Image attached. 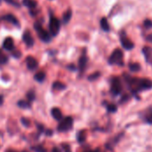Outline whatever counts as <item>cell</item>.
Returning <instances> with one entry per match:
<instances>
[{
  "label": "cell",
  "instance_id": "17",
  "mask_svg": "<svg viewBox=\"0 0 152 152\" xmlns=\"http://www.w3.org/2000/svg\"><path fill=\"white\" fill-rule=\"evenodd\" d=\"M34 78L38 82H43L45 78V73L44 71H39L35 75Z\"/></svg>",
  "mask_w": 152,
  "mask_h": 152
},
{
  "label": "cell",
  "instance_id": "22",
  "mask_svg": "<svg viewBox=\"0 0 152 152\" xmlns=\"http://www.w3.org/2000/svg\"><path fill=\"white\" fill-rule=\"evenodd\" d=\"M129 69L133 72H137L141 69V66L138 63H130L129 64Z\"/></svg>",
  "mask_w": 152,
  "mask_h": 152
},
{
  "label": "cell",
  "instance_id": "18",
  "mask_svg": "<svg viewBox=\"0 0 152 152\" xmlns=\"http://www.w3.org/2000/svg\"><path fill=\"white\" fill-rule=\"evenodd\" d=\"M86 131L85 130L80 131L77 134V141H78V142L82 143V142H84L86 141Z\"/></svg>",
  "mask_w": 152,
  "mask_h": 152
},
{
  "label": "cell",
  "instance_id": "38",
  "mask_svg": "<svg viewBox=\"0 0 152 152\" xmlns=\"http://www.w3.org/2000/svg\"><path fill=\"white\" fill-rule=\"evenodd\" d=\"M86 152H96V151H86Z\"/></svg>",
  "mask_w": 152,
  "mask_h": 152
},
{
  "label": "cell",
  "instance_id": "33",
  "mask_svg": "<svg viewBox=\"0 0 152 152\" xmlns=\"http://www.w3.org/2000/svg\"><path fill=\"white\" fill-rule=\"evenodd\" d=\"M52 152H61V151L59 148H57V147H54V148L52 150Z\"/></svg>",
  "mask_w": 152,
  "mask_h": 152
},
{
  "label": "cell",
  "instance_id": "37",
  "mask_svg": "<svg viewBox=\"0 0 152 152\" xmlns=\"http://www.w3.org/2000/svg\"><path fill=\"white\" fill-rule=\"evenodd\" d=\"M5 152H16V151H12V150H7V151H5ZM24 152H26V151H24Z\"/></svg>",
  "mask_w": 152,
  "mask_h": 152
},
{
  "label": "cell",
  "instance_id": "21",
  "mask_svg": "<svg viewBox=\"0 0 152 152\" xmlns=\"http://www.w3.org/2000/svg\"><path fill=\"white\" fill-rule=\"evenodd\" d=\"M18 106L20 107L21 109H28V108L30 107V102L28 101L26 102V101L21 100V101H19L18 102Z\"/></svg>",
  "mask_w": 152,
  "mask_h": 152
},
{
  "label": "cell",
  "instance_id": "7",
  "mask_svg": "<svg viewBox=\"0 0 152 152\" xmlns=\"http://www.w3.org/2000/svg\"><path fill=\"white\" fill-rule=\"evenodd\" d=\"M121 44H122L123 47H124L125 49H126V50H131V49H133L134 46V43H133L130 39H128V38L126 37V35H122V36H121Z\"/></svg>",
  "mask_w": 152,
  "mask_h": 152
},
{
  "label": "cell",
  "instance_id": "34",
  "mask_svg": "<svg viewBox=\"0 0 152 152\" xmlns=\"http://www.w3.org/2000/svg\"><path fill=\"white\" fill-rule=\"evenodd\" d=\"M149 42H151V43H152V34H150L148 37H147V38H146Z\"/></svg>",
  "mask_w": 152,
  "mask_h": 152
},
{
  "label": "cell",
  "instance_id": "2",
  "mask_svg": "<svg viewBox=\"0 0 152 152\" xmlns=\"http://www.w3.org/2000/svg\"><path fill=\"white\" fill-rule=\"evenodd\" d=\"M110 64H123V52L120 49H116L109 59Z\"/></svg>",
  "mask_w": 152,
  "mask_h": 152
},
{
  "label": "cell",
  "instance_id": "23",
  "mask_svg": "<svg viewBox=\"0 0 152 152\" xmlns=\"http://www.w3.org/2000/svg\"><path fill=\"white\" fill-rule=\"evenodd\" d=\"M7 61H8L7 56L0 50V63H1V64H4V63L7 62Z\"/></svg>",
  "mask_w": 152,
  "mask_h": 152
},
{
  "label": "cell",
  "instance_id": "30",
  "mask_svg": "<svg viewBox=\"0 0 152 152\" xmlns=\"http://www.w3.org/2000/svg\"><path fill=\"white\" fill-rule=\"evenodd\" d=\"M20 121H21V124H23L25 126H30V121L28 120V119H27V118H21L20 119Z\"/></svg>",
  "mask_w": 152,
  "mask_h": 152
},
{
  "label": "cell",
  "instance_id": "27",
  "mask_svg": "<svg viewBox=\"0 0 152 152\" xmlns=\"http://www.w3.org/2000/svg\"><path fill=\"white\" fill-rule=\"evenodd\" d=\"M100 72H95V73H94V74H92L91 76H89L88 77V79L90 80V81H94V80H95V79H97L99 77H100Z\"/></svg>",
  "mask_w": 152,
  "mask_h": 152
},
{
  "label": "cell",
  "instance_id": "15",
  "mask_svg": "<svg viewBox=\"0 0 152 152\" xmlns=\"http://www.w3.org/2000/svg\"><path fill=\"white\" fill-rule=\"evenodd\" d=\"M101 27H102V30H104V31H110V29L108 20L105 17L102 18V20H101Z\"/></svg>",
  "mask_w": 152,
  "mask_h": 152
},
{
  "label": "cell",
  "instance_id": "26",
  "mask_svg": "<svg viewBox=\"0 0 152 152\" xmlns=\"http://www.w3.org/2000/svg\"><path fill=\"white\" fill-rule=\"evenodd\" d=\"M31 149L35 152H46V150L43 146H36V147H32Z\"/></svg>",
  "mask_w": 152,
  "mask_h": 152
},
{
  "label": "cell",
  "instance_id": "1",
  "mask_svg": "<svg viewBox=\"0 0 152 152\" xmlns=\"http://www.w3.org/2000/svg\"><path fill=\"white\" fill-rule=\"evenodd\" d=\"M34 28H35V30L37 31L38 37H40V39H41L42 41L46 42V43L51 41V36H50V34H49L45 28H43L42 25H41L39 22H36V23L34 24Z\"/></svg>",
  "mask_w": 152,
  "mask_h": 152
},
{
  "label": "cell",
  "instance_id": "3",
  "mask_svg": "<svg viewBox=\"0 0 152 152\" xmlns=\"http://www.w3.org/2000/svg\"><path fill=\"white\" fill-rule=\"evenodd\" d=\"M61 28V22L60 20L55 18V17H51L50 21H49V30L52 36H56Z\"/></svg>",
  "mask_w": 152,
  "mask_h": 152
},
{
  "label": "cell",
  "instance_id": "29",
  "mask_svg": "<svg viewBox=\"0 0 152 152\" xmlns=\"http://www.w3.org/2000/svg\"><path fill=\"white\" fill-rule=\"evenodd\" d=\"M144 27L146 28H151L152 20H145V21H144Z\"/></svg>",
  "mask_w": 152,
  "mask_h": 152
},
{
  "label": "cell",
  "instance_id": "11",
  "mask_svg": "<svg viewBox=\"0 0 152 152\" xmlns=\"http://www.w3.org/2000/svg\"><path fill=\"white\" fill-rule=\"evenodd\" d=\"M86 63H87V58L86 55H82L79 59V61H78V68H79V70L80 72H84L86 67Z\"/></svg>",
  "mask_w": 152,
  "mask_h": 152
},
{
  "label": "cell",
  "instance_id": "20",
  "mask_svg": "<svg viewBox=\"0 0 152 152\" xmlns=\"http://www.w3.org/2000/svg\"><path fill=\"white\" fill-rule=\"evenodd\" d=\"M145 121L148 124H152V109H150L149 110H147V112L145 113Z\"/></svg>",
  "mask_w": 152,
  "mask_h": 152
},
{
  "label": "cell",
  "instance_id": "6",
  "mask_svg": "<svg viewBox=\"0 0 152 152\" xmlns=\"http://www.w3.org/2000/svg\"><path fill=\"white\" fill-rule=\"evenodd\" d=\"M26 63H27V67L28 69L30 70H34L37 68L38 66V63H37V61L32 57V56H28L26 58Z\"/></svg>",
  "mask_w": 152,
  "mask_h": 152
},
{
  "label": "cell",
  "instance_id": "19",
  "mask_svg": "<svg viewBox=\"0 0 152 152\" xmlns=\"http://www.w3.org/2000/svg\"><path fill=\"white\" fill-rule=\"evenodd\" d=\"M71 16H72V12H71V10H68V11L63 14V17H62L63 22H64V23H68V22L69 21V20L71 19Z\"/></svg>",
  "mask_w": 152,
  "mask_h": 152
},
{
  "label": "cell",
  "instance_id": "9",
  "mask_svg": "<svg viewBox=\"0 0 152 152\" xmlns=\"http://www.w3.org/2000/svg\"><path fill=\"white\" fill-rule=\"evenodd\" d=\"M3 46L5 50L7 51H12L14 49V44H13V40L12 37H7L4 39Z\"/></svg>",
  "mask_w": 152,
  "mask_h": 152
},
{
  "label": "cell",
  "instance_id": "4",
  "mask_svg": "<svg viewBox=\"0 0 152 152\" xmlns=\"http://www.w3.org/2000/svg\"><path fill=\"white\" fill-rule=\"evenodd\" d=\"M73 126V119L71 117H67L61 120L60 125L58 126V130L60 132H67L71 129Z\"/></svg>",
  "mask_w": 152,
  "mask_h": 152
},
{
  "label": "cell",
  "instance_id": "24",
  "mask_svg": "<svg viewBox=\"0 0 152 152\" xmlns=\"http://www.w3.org/2000/svg\"><path fill=\"white\" fill-rule=\"evenodd\" d=\"M27 98H28V100L29 102H32V101H34L35 98H36V95H35L34 91H28V94H27Z\"/></svg>",
  "mask_w": 152,
  "mask_h": 152
},
{
  "label": "cell",
  "instance_id": "10",
  "mask_svg": "<svg viewBox=\"0 0 152 152\" xmlns=\"http://www.w3.org/2000/svg\"><path fill=\"white\" fill-rule=\"evenodd\" d=\"M142 53L145 56L146 61L152 64V48L149 46H145L142 49Z\"/></svg>",
  "mask_w": 152,
  "mask_h": 152
},
{
  "label": "cell",
  "instance_id": "16",
  "mask_svg": "<svg viewBox=\"0 0 152 152\" xmlns=\"http://www.w3.org/2000/svg\"><path fill=\"white\" fill-rule=\"evenodd\" d=\"M53 88L54 90L61 91V90L65 89V88H66V86H65L63 83L60 82V81H56V82H54V83H53Z\"/></svg>",
  "mask_w": 152,
  "mask_h": 152
},
{
  "label": "cell",
  "instance_id": "25",
  "mask_svg": "<svg viewBox=\"0 0 152 152\" xmlns=\"http://www.w3.org/2000/svg\"><path fill=\"white\" fill-rule=\"evenodd\" d=\"M107 110H108V111H109V112L114 113V112H116V111H117L118 108H117V106H116L115 104H109V105L107 106Z\"/></svg>",
  "mask_w": 152,
  "mask_h": 152
},
{
  "label": "cell",
  "instance_id": "35",
  "mask_svg": "<svg viewBox=\"0 0 152 152\" xmlns=\"http://www.w3.org/2000/svg\"><path fill=\"white\" fill-rule=\"evenodd\" d=\"M69 69H72V70H75L76 69V67L74 66V65H69V67H68Z\"/></svg>",
  "mask_w": 152,
  "mask_h": 152
},
{
  "label": "cell",
  "instance_id": "32",
  "mask_svg": "<svg viewBox=\"0 0 152 152\" xmlns=\"http://www.w3.org/2000/svg\"><path fill=\"white\" fill-rule=\"evenodd\" d=\"M5 2H7V3H9V4H16V5H18V4L15 2V0H4Z\"/></svg>",
  "mask_w": 152,
  "mask_h": 152
},
{
  "label": "cell",
  "instance_id": "28",
  "mask_svg": "<svg viewBox=\"0 0 152 152\" xmlns=\"http://www.w3.org/2000/svg\"><path fill=\"white\" fill-rule=\"evenodd\" d=\"M61 146H62V149H63L64 152H71V148L69 144L63 143V144H61Z\"/></svg>",
  "mask_w": 152,
  "mask_h": 152
},
{
  "label": "cell",
  "instance_id": "12",
  "mask_svg": "<svg viewBox=\"0 0 152 152\" xmlns=\"http://www.w3.org/2000/svg\"><path fill=\"white\" fill-rule=\"evenodd\" d=\"M3 19L6 21H9L11 23H12L13 25H16V26H19V21L17 20V18L12 15V14H6L3 17Z\"/></svg>",
  "mask_w": 152,
  "mask_h": 152
},
{
  "label": "cell",
  "instance_id": "14",
  "mask_svg": "<svg viewBox=\"0 0 152 152\" xmlns=\"http://www.w3.org/2000/svg\"><path fill=\"white\" fill-rule=\"evenodd\" d=\"M23 4L25 6H27L28 8L33 9V8H36L37 7V3L35 0H23Z\"/></svg>",
  "mask_w": 152,
  "mask_h": 152
},
{
  "label": "cell",
  "instance_id": "31",
  "mask_svg": "<svg viewBox=\"0 0 152 152\" xmlns=\"http://www.w3.org/2000/svg\"><path fill=\"white\" fill-rule=\"evenodd\" d=\"M12 55H13V57L19 58V57L20 56V53L19 51H15V50H14V52H12Z\"/></svg>",
  "mask_w": 152,
  "mask_h": 152
},
{
  "label": "cell",
  "instance_id": "13",
  "mask_svg": "<svg viewBox=\"0 0 152 152\" xmlns=\"http://www.w3.org/2000/svg\"><path fill=\"white\" fill-rule=\"evenodd\" d=\"M51 113H52V116L53 117V118L56 120H61L62 118V113H61V110L58 108H53L52 110Z\"/></svg>",
  "mask_w": 152,
  "mask_h": 152
},
{
  "label": "cell",
  "instance_id": "5",
  "mask_svg": "<svg viewBox=\"0 0 152 152\" xmlns=\"http://www.w3.org/2000/svg\"><path fill=\"white\" fill-rule=\"evenodd\" d=\"M111 93L114 95H118L122 92V84L118 77H112L111 79Z\"/></svg>",
  "mask_w": 152,
  "mask_h": 152
},
{
  "label": "cell",
  "instance_id": "36",
  "mask_svg": "<svg viewBox=\"0 0 152 152\" xmlns=\"http://www.w3.org/2000/svg\"><path fill=\"white\" fill-rule=\"evenodd\" d=\"M3 101H4V97L2 95H0V105L3 104Z\"/></svg>",
  "mask_w": 152,
  "mask_h": 152
},
{
  "label": "cell",
  "instance_id": "8",
  "mask_svg": "<svg viewBox=\"0 0 152 152\" xmlns=\"http://www.w3.org/2000/svg\"><path fill=\"white\" fill-rule=\"evenodd\" d=\"M22 38H23V41L25 42V44H26L27 46H28V47L33 46V45H34V39H33V37H32V36H31V34H30L29 31H25L23 33Z\"/></svg>",
  "mask_w": 152,
  "mask_h": 152
}]
</instances>
